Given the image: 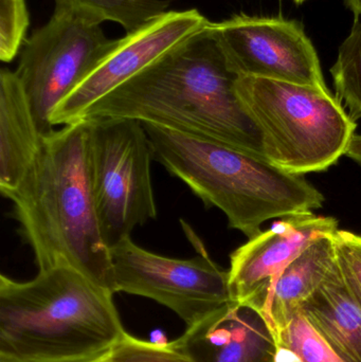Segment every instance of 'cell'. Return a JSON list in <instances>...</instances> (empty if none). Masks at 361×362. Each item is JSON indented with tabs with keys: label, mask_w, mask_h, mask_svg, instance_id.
Returning a JSON list of instances; mask_svg holds the SVG:
<instances>
[{
	"label": "cell",
	"mask_w": 361,
	"mask_h": 362,
	"mask_svg": "<svg viewBox=\"0 0 361 362\" xmlns=\"http://www.w3.org/2000/svg\"><path fill=\"white\" fill-rule=\"evenodd\" d=\"M336 262L334 234L314 240L276 279L256 312L273 335L300 310L303 302L326 280Z\"/></svg>",
	"instance_id": "5bb4252c"
},
{
	"label": "cell",
	"mask_w": 361,
	"mask_h": 362,
	"mask_svg": "<svg viewBox=\"0 0 361 362\" xmlns=\"http://www.w3.org/2000/svg\"><path fill=\"white\" fill-rule=\"evenodd\" d=\"M276 362H347L299 310L273 333Z\"/></svg>",
	"instance_id": "2e32d148"
},
{
	"label": "cell",
	"mask_w": 361,
	"mask_h": 362,
	"mask_svg": "<svg viewBox=\"0 0 361 362\" xmlns=\"http://www.w3.org/2000/svg\"><path fill=\"white\" fill-rule=\"evenodd\" d=\"M292 1H294L295 4H298V6H300V4H304L307 0H292Z\"/></svg>",
	"instance_id": "cb8c5ba5"
},
{
	"label": "cell",
	"mask_w": 361,
	"mask_h": 362,
	"mask_svg": "<svg viewBox=\"0 0 361 362\" xmlns=\"http://www.w3.org/2000/svg\"><path fill=\"white\" fill-rule=\"evenodd\" d=\"M208 23L195 8L167 11L124 37L114 40L99 63L53 110L51 124L54 127L78 122L93 104L201 33Z\"/></svg>",
	"instance_id": "30bf717a"
},
{
	"label": "cell",
	"mask_w": 361,
	"mask_h": 362,
	"mask_svg": "<svg viewBox=\"0 0 361 362\" xmlns=\"http://www.w3.org/2000/svg\"><path fill=\"white\" fill-rule=\"evenodd\" d=\"M207 30L239 76L329 89L317 51L296 19L235 15Z\"/></svg>",
	"instance_id": "9c48e42d"
},
{
	"label": "cell",
	"mask_w": 361,
	"mask_h": 362,
	"mask_svg": "<svg viewBox=\"0 0 361 362\" xmlns=\"http://www.w3.org/2000/svg\"><path fill=\"white\" fill-rule=\"evenodd\" d=\"M114 293L158 302L175 313L187 327L233 301L229 270L216 265L205 250L189 259L150 252L123 238L110 248Z\"/></svg>",
	"instance_id": "ba28073f"
},
{
	"label": "cell",
	"mask_w": 361,
	"mask_h": 362,
	"mask_svg": "<svg viewBox=\"0 0 361 362\" xmlns=\"http://www.w3.org/2000/svg\"><path fill=\"white\" fill-rule=\"evenodd\" d=\"M345 8L354 15V23H358L361 17V0H345Z\"/></svg>",
	"instance_id": "603a6c76"
},
{
	"label": "cell",
	"mask_w": 361,
	"mask_h": 362,
	"mask_svg": "<svg viewBox=\"0 0 361 362\" xmlns=\"http://www.w3.org/2000/svg\"><path fill=\"white\" fill-rule=\"evenodd\" d=\"M237 78L206 27L104 95L81 120L153 123L265 158L262 132L237 95Z\"/></svg>",
	"instance_id": "6da1fadb"
},
{
	"label": "cell",
	"mask_w": 361,
	"mask_h": 362,
	"mask_svg": "<svg viewBox=\"0 0 361 362\" xmlns=\"http://www.w3.org/2000/svg\"><path fill=\"white\" fill-rule=\"evenodd\" d=\"M155 160L186 183L207 206L220 209L229 227L248 238L269 219L321 208L324 196L303 175L223 142L142 123Z\"/></svg>",
	"instance_id": "277c9868"
},
{
	"label": "cell",
	"mask_w": 361,
	"mask_h": 362,
	"mask_svg": "<svg viewBox=\"0 0 361 362\" xmlns=\"http://www.w3.org/2000/svg\"><path fill=\"white\" fill-rule=\"evenodd\" d=\"M345 156L351 158L352 160L356 161L361 165V135H354L350 142L349 148H348Z\"/></svg>",
	"instance_id": "7402d4cb"
},
{
	"label": "cell",
	"mask_w": 361,
	"mask_h": 362,
	"mask_svg": "<svg viewBox=\"0 0 361 362\" xmlns=\"http://www.w3.org/2000/svg\"><path fill=\"white\" fill-rule=\"evenodd\" d=\"M191 362H276L275 338L254 308L231 302L172 341Z\"/></svg>",
	"instance_id": "7c38bea8"
},
{
	"label": "cell",
	"mask_w": 361,
	"mask_h": 362,
	"mask_svg": "<svg viewBox=\"0 0 361 362\" xmlns=\"http://www.w3.org/2000/svg\"><path fill=\"white\" fill-rule=\"evenodd\" d=\"M334 243L339 269L361 304V235L347 230H337Z\"/></svg>",
	"instance_id": "44dd1931"
},
{
	"label": "cell",
	"mask_w": 361,
	"mask_h": 362,
	"mask_svg": "<svg viewBox=\"0 0 361 362\" xmlns=\"http://www.w3.org/2000/svg\"><path fill=\"white\" fill-rule=\"evenodd\" d=\"M4 197L38 270L68 266L114 293L110 248L89 180L86 120L44 136L20 185Z\"/></svg>",
	"instance_id": "7a4b0ae2"
},
{
	"label": "cell",
	"mask_w": 361,
	"mask_h": 362,
	"mask_svg": "<svg viewBox=\"0 0 361 362\" xmlns=\"http://www.w3.org/2000/svg\"><path fill=\"white\" fill-rule=\"evenodd\" d=\"M44 135L40 132L23 85L15 72H0V191L17 189L35 160Z\"/></svg>",
	"instance_id": "4fadbf2b"
},
{
	"label": "cell",
	"mask_w": 361,
	"mask_h": 362,
	"mask_svg": "<svg viewBox=\"0 0 361 362\" xmlns=\"http://www.w3.org/2000/svg\"><path fill=\"white\" fill-rule=\"evenodd\" d=\"M114 293L68 266L0 276V361L97 362L127 333Z\"/></svg>",
	"instance_id": "3957f363"
},
{
	"label": "cell",
	"mask_w": 361,
	"mask_h": 362,
	"mask_svg": "<svg viewBox=\"0 0 361 362\" xmlns=\"http://www.w3.org/2000/svg\"><path fill=\"white\" fill-rule=\"evenodd\" d=\"M336 97L349 110L354 121L361 118V23H354L351 33L338 49L331 68Z\"/></svg>",
	"instance_id": "ac0fdd59"
},
{
	"label": "cell",
	"mask_w": 361,
	"mask_h": 362,
	"mask_svg": "<svg viewBox=\"0 0 361 362\" xmlns=\"http://www.w3.org/2000/svg\"><path fill=\"white\" fill-rule=\"evenodd\" d=\"M167 0H55V10L89 13L119 23L127 33L167 12Z\"/></svg>",
	"instance_id": "e0dca14e"
},
{
	"label": "cell",
	"mask_w": 361,
	"mask_h": 362,
	"mask_svg": "<svg viewBox=\"0 0 361 362\" xmlns=\"http://www.w3.org/2000/svg\"><path fill=\"white\" fill-rule=\"evenodd\" d=\"M237 95L262 132L264 156L288 173L326 171L345 155L356 121L330 89L239 76Z\"/></svg>",
	"instance_id": "5b68a950"
},
{
	"label": "cell",
	"mask_w": 361,
	"mask_h": 362,
	"mask_svg": "<svg viewBox=\"0 0 361 362\" xmlns=\"http://www.w3.org/2000/svg\"><path fill=\"white\" fill-rule=\"evenodd\" d=\"M29 13L25 0H0V59L10 63L25 40Z\"/></svg>",
	"instance_id": "ffe728a7"
},
{
	"label": "cell",
	"mask_w": 361,
	"mask_h": 362,
	"mask_svg": "<svg viewBox=\"0 0 361 362\" xmlns=\"http://www.w3.org/2000/svg\"><path fill=\"white\" fill-rule=\"evenodd\" d=\"M97 362H191L170 342H153L125 334L107 355Z\"/></svg>",
	"instance_id": "d6986e66"
},
{
	"label": "cell",
	"mask_w": 361,
	"mask_h": 362,
	"mask_svg": "<svg viewBox=\"0 0 361 362\" xmlns=\"http://www.w3.org/2000/svg\"><path fill=\"white\" fill-rule=\"evenodd\" d=\"M0 362H6V361H0Z\"/></svg>",
	"instance_id": "d4e9b609"
},
{
	"label": "cell",
	"mask_w": 361,
	"mask_h": 362,
	"mask_svg": "<svg viewBox=\"0 0 361 362\" xmlns=\"http://www.w3.org/2000/svg\"><path fill=\"white\" fill-rule=\"evenodd\" d=\"M300 310L345 361L361 362V304L348 286L337 261Z\"/></svg>",
	"instance_id": "9a60e30c"
},
{
	"label": "cell",
	"mask_w": 361,
	"mask_h": 362,
	"mask_svg": "<svg viewBox=\"0 0 361 362\" xmlns=\"http://www.w3.org/2000/svg\"><path fill=\"white\" fill-rule=\"evenodd\" d=\"M338 221L313 211L282 217L230 255L229 286L233 301L258 310L282 270L314 240L334 234Z\"/></svg>",
	"instance_id": "8fae6325"
},
{
	"label": "cell",
	"mask_w": 361,
	"mask_h": 362,
	"mask_svg": "<svg viewBox=\"0 0 361 362\" xmlns=\"http://www.w3.org/2000/svg\"><path fill=\"white\" fill-rule=\"evenodd\" d=\"M102 23L89 13L55 10L50 21L25 40L15 74L42 135L54 131L53 110L114 44Z\"/></svg>",
	"instance_id": "52a82bcc"
},
{
	"label": "cell",
	"mask_w": 361,
	"mask_h": 362,
	"mask_svg": "<svg viewBox=\"0 0 361 362\" xmlns=\"http://www.w3.org/2000/svg\"><path fill=\"white\" fill-rule=\"evenodd\" d=\"M88 123V172L104 240L110 248L156 218L152 146L143 124L131 119Z\"/></svg>",
	"instance_id": "8992f818"
}]
</instances>
